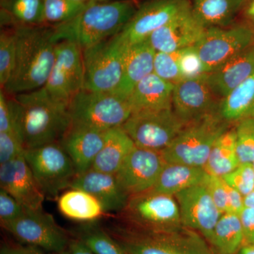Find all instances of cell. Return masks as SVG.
I'll use <instances>...</instances> for the list:
<instances>
[{
	"instance_id": "42",
	"label": "cell",
	"mask_w": 254,
	"mask_h": 254,
	"mask_svg": "<svg viewBox=\"0 0 254 254\" xmlns=\"http://www.w3.org/2000/svg\"><path fill=\"white\" fill-rule=\"evenodd\" d=\"M26 209L6 190L0 188V220L1 226L22 216Z\"/></svg>"
},
{
	"instance_id": "30",
	"label": "cell",
	"mask_w": 254,
	"mask_h": 254,
	"mask_svg": "<svg viewBox=\"0 0 254 254\" xmlns=\"http://www.w3.org/2000/svg\"><path fill=\"white\" fill-rule=\"evenodd\" d=\"M1 21L10 28L46 25L43 0H1Z\"/></svg>"
},
{
	"instance_id": "32",
	"label": "cell",
	"mask_w": 254,
	"mask_h": 254,
	"mask_svg": "<svg viewBox=\"0 0 254 254\" xmlns=\"http://www.w3.org/2000/svg\"><path fill=\"white\" fill-rule=\"evenodd\" d=\"M254 109V73L221 100L220 115L230 124L237 123L252 115Z\"/></svg>"
},
{
	"instance_id": "25",
	"label": "cell",
	"mask_w": 254,
	"mask_h": 254,
	"mask_svg": "<svg viewBox=\"0 0 254 254\" xmlns=\"http://www.w3.org/2000/svg\"><path fill=\"white\" fill-rule=\"evenodd\" d=\"M208 173L203 168L166 163L152 191L174 195L197 185H203Z\"/></svg>"
},
{
	"instance_id": "39",
	"label": "cell",
	"mask_w": 254,
	"mask_h": 254,
	"mask_svg": "<svg viewBox=\"0 0 254 254\" xmlns=\"http://www.w3.org/2000/svg\"><path fill=\"white\" fill-rule=\"evenodd\" d=\"M222 178L228 186L244 196L254 190V170L252 163L240 164L235 170Z\"/></svg>"
},
{
	"instance_id": "15",
	"label": "cell",
	"mask_w": 254,
	"mask_h": 254,
	"mask_svg": "<svg viewBox=\"0 0 254 254\" xmlns=\"http://www.w3.org/2000/svg\"><path fill=\"white\" fill-rule=\"evenodd\" d=\"M165 164L161 152L135 146L115 176L123 190L132 196L151 190Z\"/></svg>"
},
{
	"instance_id": "2",
	"label": "cell",
	"mask_w": 254,
	"mask_h": 254,
	"mask_svg": "<svg viewBox=\"0 0 254 254\" xmlns=\"http://www.w3.org/2000/svg\"><path fill=\"white\" fill-rule=\"evenodd\" d=\"M137 9L133 0L89 3L73 19L52 26L53 41L72 42L85 49L123 31Z\"/></svg>"
},
{
	"instance_id": "45",
	"label": "cell",
	"mask_w": 254,
	"mask_h": 254,
	"mask_svg": "<svg viewBox=\"0 0 254 254\" xmlns=\"http://www.w3.org/2000/svg\"><path fill=\"white\" fill-rule=\"evenodd\" d=\"M0 254H56L50 253L33 246L6 245L3 246Z\"/></svg>"
},
{
	"instance_id": "37",
	"label": "cell",
	"mask_w": 254,
	"mask_h": 254,
	"mask_svg": "<svg viewBox=\"0 0 254 254\" xmlns=\"http://www.w3.org/2000/svg\"><path fill=\"white\" fill-rule=\"evenodd\" d=\"M177 62L181 71L182 80L203 77L208 73L195 46L189 47L177 51Z\"/></svg>"
},
{
	"instance_id": "50",
	"label": "cell",
	"mask_w": 254,
	"mask_h": 254,
	"mask_svg": "<svg viewBox=\"0 0 254 254\" xmlns=\"http://www.w3.org/2000/svg\"><path fill=\"white\" fill-rule=\"evenodd\" d=\"M236 254H254V245H245Z\"/></svg>"
},
{
	"instance_id": "5",
	"label": "cell",
	"mask_w": 254,
	"mask_h": 254,
	"mask_svg": "<svg viewBox=\"0 0 254 254\" xmlns=\"http://www.w3.org/2000/svg\"><path fill=\"white\" fill-rule=\"evenodd\" d=\"M71 126L108 131L122 127L133 113L128 98L111 92L83 89L68 107Z\"/></svg>"
},
{
	"instance_id": "46",
	"label": "cell",
	"mask_w": 254,
	"mask_h": 254,
	"mask_svg": "<svg viewBox=\"0 0 254 254\" xmlns=\"http://www.w3.org/2000/svg\"><path fill=\"white\" fill-rule=\"evenodd\" d=\"M244 198L245 196L241 194L240 192L228 186V205L227 213L240 215L245 208Z\"/></svg>"
},
{
	"instance_id": "22",
	"label": "cell",
	"mask_w": 254,
	"mask_h": 254,
	"mask_svg": "<svg viewBox=\"0 0 254 254\" xmlns=\"http://www.w3.org/2000/svg\"><path fill=\"white\" fill-rule=\"evenodd\" d=\"M254 73V45L205 75V81L217 98L223 99Z\"/></svg>"
},
{
	"instance_id": "40",
	"label": "cell",
	"mask_w": 254,
	"mask_h": 254,
	"mask_svg": "<svg viewBox=\"0 0 254 254\" xmlns=\"http://www.w3.org/2000/svg\"><path fill=\"white\" fill-rule=\"evenodd\" d=\"M26 148L15 131L0 132V164L24 155Z\"/></svg>"
},
{
	"instance_id": "51",
	"label": "cell",
	"mask_w": 254,
	"mask_h": 254,
	"mask_svg": "<svg viewBox=\"0 0 254 254\" xmlns=\"http://www.w3.org/2000/svg\"><path fill=\"white\" fill-rule=\"evenodd\" d=\"M78 1H83V2H98V1H112V0H78Z\"/></svg>"
},
{
	"instance_id": "19",
	"label": "cell",
	"mask_w": 254,
	"mask_h": 254,
	"mask_svg": "<svg viewBox=\"0 0 254 254\" xmlns=\"http://www.w3.org/2000/svg\"><path fill=\"white\" fill-rule=\"evenodd\" d=\"M205 30L190 9L153 32L147 40L156 52L175 53L195 46Z\"/></svg>"
},
{
	"instance_id": "49",
	"label": "cell",
	"mask_w": 254,
	"mask_h": 254,
	"mask_svg": "<svg viewBox=\"0 0 254 254\" xmlns=\"http://www.w3.org/2000/svg\"><path fill=\"white\" fill-rule=\"evenodd\" d=\"M244 202H245V207L254 208V190L245 196Z\"/></svg>"
},
{
	"instance_id": "27",
	"label": "cell",
	"mask_w": 254,
	"mask_h": 254,
	"mask_svg": "<svg viewBox=\"0 0 254 254\" xmlns=\"http://www.w3.org/2000/svg\"><path fill=\"white\" fill-rule=\"evenodd\" d=\"M193 16L205 28L227 27L240 16L243 0H192Z\"/></svg>"
},
{
	"instance_id": "1",
	"label": "cell",
	"mask_w": 254,
	"mask_h": 254,
	"mask_svg": "<svg viewBox=\"0 0 254 254\" xmlns=\"http://www.w3.org/2000/svg\"><path fill=\"white\" fill-rule=\"evenodd\" d=\"M9 99L14 130L26 150L60 142L71 127L68 107L55 101L44 86Z\"/></svg>"
},
{
	"instance_id": "29",
	"label": "cell",
	"mask_w": 254,
	"mask_h": 254,
	"mask_svg": "<svg viewBox=\"0 0 254 254\" xmlns=\"http://www.w3.org/2000/svg\"><path fill=\"white\" fill-rule=\"evenodd\" d=\"M207 242L215 254H236L245 245L239 215L222 214Z\"/></svg>"
},
{
	"instance_id": "34",
	"label": "cell",
	"mask_w": 254,
	"mask_h": 254,
	"mask_svg": "<svg viewBox=\"0 0 254 254\" xmlns=\"http://www.w3.org/2000/svg\"><path fill=\"white\" fill-rule=\"evenodd\" d=\"M43 3L46 23L53 26L73 19L89 4L78 0H43Z\"/></svg>"
},
{
	"instance_id": "9",
	"label": "cell",
	"mask_w": 254,
	"mask_h": 254,
	"mask_svg": "<svg viewBox=\"0 0 254 254\" xmlns=\"http://www.w3.org/2000/svg\"><path fill=\"white\" fill-rule=\"evenodd\" d=\"M121 213L133 228L143 231H166L183 226L175 197L152 190L130 196Z\"/></svg>"
},
{
	"instance_id": "8",
	"label": "cell",
	"mask_w": 254,
	"mask_h": 254,
	"mask_svg": "<svg viewBox=\"0 0 254 254\" xmlns=\"http://www.w3.org/2000/svg\"><path fill=\"white\" fill-rule=\"evenodd\" d=\"M24 157L48 198H58L60 192L69 188L77 175L72 160L60 142L26 149Z\"/></svg>"
},
{
	"instance_id": "12",
	"label": "cell",
	"mask_w": 254,
	"mask_h": 254,
	"mask_svg": "<svg viewBox=\"0 0 254 254\" xmlns=\"http://www.w3.org/2000/svg\"><path fill=\"white\" fill-rule=\"evenodd\" d=\"M22 245L33 246L59 254L67 247V233L49 213L42 210H26L22 216L2 226Z\"/></svg>"
},
{
	"instance_id": "52",
	"label": "cell",
	"mask_w": 254,
	"mask_h": 254,
	"mask_svg": "<svg viewBox=\"0 0 254 254\" xmlns=\"http://www.w3.org/2000/svg\"><path fill=\"white\" fill-rule=\"evenodd\" d=\"M250 117H252V118H254V109L253 111H252V115H251Z\"/></svg>"
},
{
	"instance_id": "47",
	"label": "cell",
	"mask_w": 254,
	"mask_h": 254,
	"mask_svg": "<svg viewBox=\"0 0 254 254\" xmlns=\"http://www.w3.org/2000/svg\"><path fill=\"white\" fill-rule=\"evenodd\" d=\"M59 254H95L81 240H71L67 247Z\"/></svg>"
},
{
	"instance_id": "21",
	"label": "cell",
	"mask_w": 254,
	"mask_h": 254,
	"mask_svg": "<svg viewBox=\"0 0 254 254\" xmlns=\"http://www.w3.org/2000/svg\"><path fill=\"white\" fill-rule=\"evenodd\" d=\"M107 131L71 125L62 138L60 144L72 160L77 175L91 168L104 145Z\"/></svg>"
},
{
	"instance_id": "26",
	"label": "cell",
	"mask_w": 254,
	"mask_h": 254,
	"mask_svg": "<svg viewBox=\"0 0 254 254\" xmlns=\"http://www.w3.org/2000/svg\"><path fill=\"white\" fill-rule=\"evenodd\" d=\"M135 146L123 127L110 128L107 131L104 145L95 158L91 169L115 175Z\"/></svg>"
},
{
	"instance_id": "24",
	"label": "cell",
	"mask_w": 254,
	"mask_h": 254,
	"mask_svg": "<svg viewBox=\"0 0 254 254\" xmlns=\"http://www.w3.org/2000/svg\"><path fill=\"white\" fill-rule=\"evenodd\" d=\"M173 83L154 72L142 79L128 97L133 113L173 108Z\"/></svg>"
},
{
	"instance_id": "33",
	"label": "cell",
	"mask_w": 254,
	"mask_h": 254,
	"mask_svg": "<svg viewBox=\"0 0 254 254\" xmlns=\"http://www.w3.org/2000/svg\"><path fill=\"white\" fill-rule=\"evenodd\" d=\"M17 52V36L14 27L4 28L0 34V84L3 89L14 71Z\"/></svg>"
},
{
	"instance_id": "53",
	"label": "cell",
	"mask_w": 254,
	"mask_h": 254,
	"mask_svg": "<svg viewBox=\"0 0 254 254\" xmlns=\"http://www.w3.org/2000/svg\"><path fill=\"white\" fill-rule=\"evenodd\" d=\"M252 166H253V168H254V160L253 163H252Z\"/></svg>"
},
{
	"instance_id": "14",
	"label": "cell",
	"mask_w": 254,
	"mask_h": 254,
	"mask_svg": "<svg viewBox=\"0 0 254 254\" xmlns=\"http://www.w3.org/2000/svg\"><path fill=\"white\" fill-rule=\"evenodd\" d=\"M190 9L189 0H148L138 7L118 36L125 46L145 41L153 32Z\"/></svg>"
},
{
	"instance_id": "38",
	"label": "cell",
	"mask_w": 254,
	"mask_h": 254,
	"mask_svg": "<svg viewBox=\"0 0 254 254\" xmlns=\"http://www.w3.org/2000/svg\"><path fill=\"white\" fill-rule=\"evenodd\" d=\"M153 72L165 81L174 85L182 81V76L178 62L177 52L162 53L156 52L154 60Z\"/></svg>"
},
{
	"instance_id": "31",
	"label": "cell",
	"mask_w": 254,
	"mask_h": 254,
	"mask_svg": "<svg viewBox=\"0 0 254 254\" xmlns=\"http://www.w3.org/2000/svg\"><path fill=\"white\" fill-rule=\"evenodd\" d=\"M240 165L237 153L235 128L230 127L214 143L204 169L209 175L223 177Z\"/></svg>"
},
{
	"instance_id": "7",
	"label": "cell",
	"mask_w": 254,
	"mask_h": 254,
	"mask_svg": "<svg viewBox=\"0 0 254 254\" xmlns=\"http://www.w3.org/2000/svg\"><path fill=\"white\" fill-rule=\"evenodd\" d=\"M125 48L118 34L83 49V89L116 93L123 78Z\"/></svg>"
},
{
	"instance_id": "36",
	"label": "cell",
	"mask_w": 254,
	"mask_h": 254,
	"mask_svg": "<svg viewBox=\"0 0 254 254\" xmlns=\"http://www.w3.org/2000/svg\"><path fill=\"white\" fill-rule=\"evenodd\" d=\"M235 128L236 148L240 164L252 163L254 160V118L240 120Z\"/></svg>"
},
{
	"instance_id": "6",
	"label": "cell",
	"mask_w": 254,
	"mask_h": 254,
	"mask_svg": "<svg viewBox=\"0 0 254 254\" xmlns=\"http://www.w3.org/2000/svg\"><path fill=\"white\" fill-rule=\"evenodd\" d=\"M230 127L220 113L208 115L185 125L162 154L166 163L204 168L214 143Z\"/></svg>"
},
{
	"instance_id": "23",
	"label": "cell",
	"mask_w": 254,
	"mask_h": 254,
	"mask_svg": "<svg viewBox=\"0 0 254 254\" xmlns=\"http://www.w3.org/2000/svg\"><path fill=\"white\" fill-rule=\"evenodd\" d=\"M155 53L148 40L126 46L123 78L116 93L128 98L135 86L153 72Z\"/></svg>"
},
{
	"instance_id": "28",
	"label": "cell",
	"mask_w": 254,
	"mask_h": 254,
	"mask_svg": "<svg viewBox=\"0 0 254 254\" xmlns=\"http://www.w3.org/2000/svg\"><path fill=\"white\" fill-rule=\"evenodd\" d=\"M58 206L64 216L76 222H93L105 213L96 198L76 189H70L62 193L58 198Z\"/></svg>"
},
{
	"instance_id": "11",
	"label": "cell",
	"mask_w": 254,
	"mask_h": 254,
	"mask_svg": "<svg viewBox=\"0 0 254 254\" xmlns=\"http://www.w3.org/2000/svg\"><path fill=\"white\" fill-rule=\"evenodd\" d=\"M44 87L55 101L66 107L83 89V50L77 44L69 41L57 43L54 65Z\"/></svg>"
},
{
	"instance_id": "17",
	"label": "cell",
	"mask_w": 254,
	"mask_h": 254,
	"mask_svg": "<svg viewBox=\"0 0 254 254\" xmlns=\"http://www.w3.org/2000/svg\"><path fill=\"white\" fill-rule=\"evenodd\" d=\"M183 226L194 230L208 240L222 213L204 185L182 190L175 195Z\"/></svg>"
},
{
	"instance_id": "35",
	"label": "cell",
	"mask_w": 254,
	"mask_h": 254,
	"mask_svg": "<svg viewBox=\"0 0 254 254\" xmlns=\"http://www.w3.org/2000/svg\"><path fill=\"white\" fill-rule=\"evenodd\" d=\"M78 239L95 254H126L118 241L93 225L82 229Z\"/></svg>"
},
{
	"instance_id": "18",
	"label": "cell",
	"mask_w": 254,
	"mask_h": 254,
	"mask_svg": "<svg viewBox=\"0 0 254 254\" xmlns=\"http://www.w3.org/2000/svg\"><path fill=\"white\" fill-rule=\"evenodd\" d=\"M0 186L26 210L43 209L46 198L24 155L0 165Z\"/></svg>"
},
{
	"instance_id": "16",
	"label": "cell",
	"mask_w": 254,
	"mask_h": 254,
	"mask_svg": "<svg viewBox=\"0 0 254 254\" xmlns=\"http://www.w3.org/2000/svg\"><path fill=\"white\" fill-rule=\"evenodd\" d=\"M205 76L182 80L174 86L173 110L185 125L220 113L221 100L211 91Z\"/></svg>"
},
{
	"instance_id": "44",
	"label": "cell",
	"mask_w": 254,
	"mask_h": 254,
	"mask_svg": "<svg viewBox=\"0 0 254 254\" xmlns=\"http://www.w3.org/2000/svg\"><path fill=\"white\" fill-rule=\"evenodd\" d=\"M245 245H254V208L245 207L239 215Z\"/></svg>"
},
{
	"instance_id": "3",
	"label": "cell",
	"mask_w": 254,
	"mask_h": 254,
	"mask_svg": "<svg viewBox=\"0 0 254 254\" xmlns=\"http://www.w3.org/2000/svg\"><path fill=\"white\" fill-rule=\"evenodd\" d=\"M16 64L11 77L3 88L7 95H16L46 85L55 60L57 43L53 27L46 25L18 26Z\"/></svg>"
},
{
	"instance_id": "48",
	"label": "cell",
	"mask_w": 254,
	"mask_h": 254,
	"mask_svg": "<svg viewBox=\"0 0 254 254\" xmlns=\"http://www.w3.org/2000/svg\"><path fill=\"white\" fill-rule=\"evenodd\" d=\"M240 16L245 23L254 29V0H243Z\"/></svg>"
},
{
	"instance_id": "43",
	"label": "cell",
	"mask_w": 254,
	"mask_h": 254,
	"mask_svg": "<svg viewBox=\"0 0 254 254\" xmlns=\"http://www.w3.org/2000/svg\"><path fill=\"white\" fill-rule=\"evenodd\" d=\"M4 90L0 91V132L15 131L12 110L9 97Z\"/></svg>"
},
{
	"instance_id": "41",
	"label": "cell",
	"mask_w": 254,
	"mask_h": 254,
	"mask_svg": "<svg viewBox=\"0 0 254 254\" xmlns=\"http://www.w3.org/2000/svg\"><path fill=\"white\" fill-rule=\"evenodd\" d=\"M203 185L208 189L213 201L222 214L226 213L228 205V185L222 177L208 174Z\"/></svg>"
},
{
	"instance_id": "13",
	"label": "cell",
	"mask_w": 254,
	"mask_h": 254,
	"mask_svg": "<svg viewBox=\"0 0 254 254\" xmlns=\"http://www.w3.org/2000/svg\"><path fill=\"white\" fill-rule=\"evenodd\" d=\"M254 45V29L247 23L206 28L195 46L208 73Z\"/></svg>"
},
{
	"instance_id": "4",
	"label": "cell",
	"mask_w": 254,
	"mask_h": 254,
	"mask_svg": "<svg viewBox=\"0 0 254 254\" xmlns=\"http://www.w3.org/2000/svg\"><path fill=\"white\" fill-rule=\"evenodd\" d=\"M116 237L126 254H215L204 237L185 226L161 232L133 228Z\"/></svg>"
},
{
	"instance_id": "10",
	"label": "cell",
	"mask_w": 254,
	"mask_h": 254,
	"mask_svg": "<svg viewBox=\"0 0 254 254\" xmlns=\"http://www.w3.org/2000/svg\"><path fill=\"white\" fill-rule=\"evenodd\" d=\"M185 125L170 108L132 113L122 127L136 147L162 152Z\"/></svg>"
},
{
	"instance_id": "20",
	"label": "cell",
	"mask_w": 254,
	"mask_h": 254,
	"mask_svg": "<svg viewBox=\"0 0 254 254\" xmlns=\"http://www.w3.org/2000/svg\"><path fill=\"white\" fill-rule=\"evenodd\" d=\"M69 188L83 190L93 195L100 202L105 213H121L130 198L115 175L93 169L76 175Z\"/></svg>"
}]
</instances>
